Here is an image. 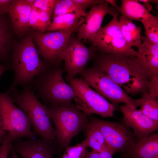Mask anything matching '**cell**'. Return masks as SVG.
Segmentation results:
<instances>
[{"instance_id":"83f0119b","label":"cell","mask_w":158,"mask_h":158,"mask_svg":"<svg viewBox=\"0 0 158 158\" xmlns=\"http://www.w3.org/2000/svg\"><path fill=\"white\" fill-rule=\"evenodd\" d=\"M12 138L7 133L3 135L0 144V158H8L12 148Z\"/></svg>"},{"instance_id":"f546056e","label":"cell","mask_w":158,"mask_h":158,"mask_svg":"<svg viewBox=\"0 0 158 158\" xmlns=\"http://www.w3.org/2000/svg\"><path fill=\"white\" fill-rule=\"evenodd\" d=\"M115 152L111 149L97 152L86 150L83 158H112Z\"/></svg>"},{"instance_id":"7a4b0ae2","label":"cell","mask_w":158,"mask_h":158,"mask_svg":"<svg viewBox=\"0 0 158 158\" xmlns=\"http://www.w3.org/2000/svg\"><path fill=\"white\" fill-rule=\"evenodd\" d=\"M11 57L14 77L11 86L6 92L9 95L18 86L32 83L49 68L40 58L31 36L20 42L13 50Z\"/></svg>"},{"instance_id":"ba28073f","label":"cell","mask_w":158,"mask_h":158,"mask_svg":"<svg viewBox=\"0 0 158 158\" xmlns=\"http://www.w3.org/2000/svg\"><path fill=\"white\" fill-rule=\"evenodd\" d=\"M118 15L117 11L108 24L101 28L92 42V47L103 53L136 57L137 51L128 45L122 35Z\"/></svg>"},{"instance_id":"8992f818","label":"cell","mask_w":158,"mask_h":158,"mask_svg":"<svg viewBox=\"0 0 158 158\" xmlns=\"http://www.w3.org/2000/svg\"><path fill=\"white\" fill-rule=\"evenodd\" d=\"M79 74L90 87L114 104L123 103L131 108H136L143 102L142 97L136 99L131 98L108 75L95 67L85 68Z\"/></svg>"},{"instance_id":"7402d4cb","label":"cell","mask_w":158,"mask_h":158,"mask_svg":"<svg viewBox=\"0 0 158 158\" xmlns=\"http://www.w3.org/2000/svg\"><path fill=\"white\" fill-rule=\"evenodd\" d=\"M83 17L75 13H68L55 16L48 29L51 32L69 29L75 26Z\"/></svg>"},{"instance_id":"ab89813d","label":"cell","mask_w":158,"mask_h":158,"mask_svg":"<svg viewBox=\"0 0 158 158\" xmlns=\"http://www.w3.org/2000/svg\"><path fill=\"white\" fill-rule=\"evenodd\" d=\"M4 133H5L0 130V144L3 135Z\"/></svg>"},{"instance_id":"e575fe53","label":"cell","mask_w":158,"mask_h":158,"mask_svg":"<svg viewBox=\"0 0 158 158\" xmlns=\"http://www.w3.org/2000/svg\"><path fill=\"white\" fill-rule=\"evenodd\" d=\"M13 1L11 0H0V16L5 15L8 12Z\"/></svg>"},{"instance_id":"7c38bea8","label":"cell","mask_w":158,"mask_h":158,"mask_svg":"<svg viewBox=\"0 0 158 158\" xmlns=\"http://www.w3.org/2000/svg\"><path fill=\"white\" fill-rule=\"evenodd\" d=\"M81 40L71 36L62 54L61 61H64L65 69L68 76L79 74L95 55L93 47H87Z\"/></svg>"},{"instance_id":"4fadbf2b","label":"cell","mask_w":158,"mask_h":158,"mask_svg":"<svg viewBox=\"0 0 158 158\" xmlns=\"http://www.w3.org/2000/svg\"><path fill=\"white\" fill-rule=\"evenodd\" d=\"M20 138L13 141L12 147L22 158H53L59 153L56 144L52 142L40 138Z\"/></svg>"},{"instance_id":"4316f807","label":"cell","mask_w":158,"mask_h":158,"mask_svg":"<svg viewBox=\"0 0 158 158\" xmlns=\"http://www.w3.org/2000/svg\"><path fill=\"white\" fill-rule=\"evenodd\" d=\"M87 147L88 141L85 138L81 143L66 147L61 158H83Z\"/></svg>"},{"instance_id":"1f68e13d","label":"cell","mask_w":158,"mask_h":158,"mask_svg":"<svg viewBox=\"0 0 158 158\" xmlns=\"http://www.w3.org/2000/svg\"><path fill=\"white\" fill-rule=\"evenodd\" d=\"M41 32L47 30L51 23V16L46 12L38 9Z\"/></svg>"},{"instance_id":"44dd1931","label":"cell","mask_w":158,"mask_h":158,"mask_svg":"<svg viewBox=\"0 0 158 158\" xmlns=\"http://www.w3.org/2000/svg\"><path fill=\"white\" fill-rule=\"evenodd\" d=\"M88 141V147L100 152L110 149L100 131L88 122L84 129Z\"/></svg>"},{"instance_id":"d590c367","label":"cell","mask_w":158,"mask_h":158,"mask_svg":"<svg viewBox=\"0 0 158 158\" xmlns=\"http://www.w3.org/2000/svg\"><path fill=\"white\" fill-rule=\"evenodd\" d=\"M138 1L143 3L142 4L150 12L151 11L152 9V6L150 3L151 1L150 0H139Z\"/></svg>"},{"instance_id":"484cf974","label":"cell","mask_w":158,"mask_h":158,"mask_svg":"<svg viewBox=\"0 0 158 158\" xmlns=\"http://www.w3.org/2000/svg\"><path fill=\"white\" fill-rule=\"evenodd\" d=\"M141 22L145 30L146 37L152 42L158 44V18L153 15Z\"/></svg>"},{"instance_id":"603a6c76","label":"cell","mask_w":158,"mask_h":158,"mask_svg":"<svg viewBox=\"0 0 158 158\" xmlns=\"http://www.w3.org/2000/svg\"><path fill=\"white\" fill-rule=\"evenodd\" d=\"M75 13L85 18L86 12L74 0H56L53 13V18L58 16Z\"/></svg>"},{"instance_id":"f35d334b","label":"cell","mask_w":158,"mask_h":158,"mask_svg":"<svg viewBox=\"0 0 158 158\" xmlns=\"http://www.w3.org/2000/svg\"><path fill=\"white\" fill-rule=\"evenodd\" d=\"M11 158H19L18 157L17 153L15 152L12 149V147L11 150Z\"/></svg>"},{"instance_id":"cb8c5ba5","label":"cell","mask_w":158,"mask_h":158,"mask_svg":"<svg viewBox=\"0 0 158 158\" xmlns=\"http://www.w3.org/2000/svg\"><path fill=\"white\" fill-rule=\"evenodd\" d=\"M4 15L0 16V63L8 58L9 52L10 35Z\"/></svg>"},{"instance_id":"4dcf8cb0","label":"cell","mask_w":158,"mask_h":158,"mask_svg":"<svg viewBox=\"0 0 158 158\" xmlns=\"http://www.w3.org/2000/svg\"><path fill=\"white\" fill-rule=\"evenodd\" d=\"M28 26L34 29L41 32V28L39 19L38 9L32 6L30 15Z\"/></svg>"},{"instance_id":"d6986e66","label":"cell","mask_w":158,"mask_h":158,"mask_svg":"<svg viewBox=\"0 0 158 158\" xmlns=\"http://www.w3.org/2000/svg\"><path fill=\"white\" fill-rule=\"evenodd\" d=\"M119 11L123 18L131 20L141 22L153 16L146 8L137 0H122L119 7Z\"/></svg>"},{"instance_id":"60d3db41","label":"cell","mask_w":158,"mask_h":158,"mask_svg":"<svg viewBox=\"0 0 158 158\" xmlns=\"http://www.w3.org/2000/svg\"><path fill=\"white\" fill-rule=\"evenodd\" d=\"M122 158H128V157H122Z\"/></svg>"},{"instance_id":"836d02e7","label":"cell","mask_w":158,"mask_h":158,"mask_svg":"<svg viewBox=\"0 0 158 158\" xmlns=\"http://www.w3.org/2000/svg\"><path fill=\"white\" fill-rule=\"evenodd\" d=\"M148 93L152 96L158 98V77L153 78L150 80Z\"/></svg>"},{"instance_id":"5b68a950","label":"cell","mask_w":158,"mask_h":158,"mask_svg":"<svg viewBox=\"0 0 158 158\" xmlns=\"http://www.w3.org/2000/svg\"><path fill=\"white\" fill-rule=\"evenodd\" d=\"M47 106L55 127L56 144L60 153L84 129L88 123V116L75 106Z\"/></svg>"},{"instance_id":"e0dca14e","label":"cell","mask_w":158,"mask_h":158,"mask_svg":"<svg viewBox=\"0 0 158 158\" xmlns=\"http://www.w3.org/2000/svg\"><path fill=\"white\" fill-rule=\"evenodd\" d=\"M35 0H13L8 13L16 33L22 34L28 29L29 18Z\"/></svg>"},{"instance_id":"3957f363","label":"cell","mask_w":158,"mask_h":158,"mask_svg":"<svg viewBox=\"0 0 158 158\" xmlns=\"http://www.w3.org/2000/svg\"><path fill=\"white\" fill-rule=\"evenodd\" d=\"M10 95L13 102L30 119L35 135L55 143V130L51 123L48 108L39 101L32 89L25 86L22 90L15 89Z\"/></svg>"},{"instance_id":"f1b7e54d","label":"cell","mask_w":158,"mask_h":158,"mask_svg":"<svg viewBox=\"0 0 158 158\" xmlns=\"http://www.w3.org/2000/svg\"><path fill=\"white\" fill-rule=\"evenodd\" d=\"M56 0H35L33 6L47 13L51 17Z\"/></svg>"},{"instance_id":"9c48e42d","label":"cell","mask_w":158,"mask_h":158,"mask_svg":"<svg viewBox=\"0 0 158 158\" xmlns=\"http://www.w3.org/2000/svg\"><path fill=\"white\" fill-rule=\"evenodd\" d=\"M85 21L83 17L75 26L66 30L48 33L35 32L33 37L37 43L38 53L47 63L58 65L72 34Z\"/></svg>"},{"instance_id":"8d00e7d4","label":"cell","mask_w":158,"mask_h":158,"mask_svg":"<svg viewBox=\"0 0 158 158\" xmlns=\"http://www.w3.org/2000/svg\"><path fill=\"white\" fill-rule=\"evenodd\" d=\"M9 66L7 64L0 63V77L5 72L9 69Z\"/></svg>"},{"instance_id":"5bb4252c","label":"cell","mask_w":158,"mask_h":158,"mask_svg":"<svg viewBox=\"0 0 158 158\" xmlns=\"http://www.w3.org/2000/svg\"><path fill=\"white\" fill-rule=\"evenodd\" d=\"M117 11L115 8L109 6L105 1L103 4L92 6L86 12L85 22L77 29V38L88 40L92 42L101 28L105 16L109 14L113 16Z\"/></svg>"},{"instance_id":"2e32d148","label":"cell","mask_w":158,"mask_h":158,"mask_svg":"<svg viewBox=\"0 0 158 158\" xmlns=\"http://www.w3.org/2000/svg\"><path fill=\"white\" fill-rule=\"evenodd\" d=\"M142 43L138 49L136 60L150 80L158 77V44L141 36Z\"/></svg>"},{"instance_id":"d4e9b609","label":"cell","mask_w":158,"mask_h":158,"mask_svg":"<svg viewBox=\"0 0 158 158\" xmlns=\"http://www.w3.org/2000/svg\"><path fill=\"white\" fill-rule=\"evenodd\" d=\"M143 102L139 110L153 120L158 122V99L150 95L148 92L142 93Z\"/></svg>"},{"instance_id":"30bf717a","label":"cell","mask_w":158,"mask_h":158,"mask_svg":"<svg viewBox=\"0 0 158 158\" xmlns=\"http://www.w3.org/2000/svg\"><path fill=\"white\" fill-rule=\"evenodd\" d=\"M88 122L101 133L109 148L125 156L138 139L130 128L121 121L111 122L88 116Z\"/></svg>"},{"instance_id":"b9f144b4","label":"cell","mask_w":158,"mask_h":158,"mask_svg":"<svg viewBox=\"0 0 158 158\" xmlns=\"http://www.w3.org/2000/svg\"><path fill=\"white\" fill-rule=\"evenodd\" d=\"M153 158H158V156H156V157H154Z\"/></svg>"},{"instance_id":"ffe728a7","label":"cell","mask_w":158,"mask_h":158,"mask_svg":"<svg viewBox=\"0 0 158 158\" xmlns=\"http://www.w3.org/2000/svg\"><path fill=\"white\" fill-rule=\"evenodd\" d=\"M122 35L130 47L138 49L142 42L141 39V28L136 26L132 21L119 15L118 18Z\"/></svg>"},{"instance_id":"6da1fadb","label":"cell","mask_w":158,"mask_h":158,"mask_svg":"<svg viewBox=\"0 0 158 158\" xmlns=\"http://www.w3.org/2000/svg\"><path fill=\"white\" fill-rule=\"evenodd\" d=\"M95 67L106 73L128 93L148 92L150 80L135 57L103 53L97 56Z\"/></svg>"},{"instance_id":"9a60e30c","label":"cell","mask_w":158,"mask_h":158,"mask_svg":"<svg viewBox=\"0 0 158 158\" xmlns=\"http://www.w3.org/2000/svg\"><path fill=\"white\" fill-rule=\"evenodd\" d=\"M120 109L123 115L121 122L133 130L138 140L158 130V122L149 118L139 110L126 105L121 106Z\"/></svg>"},{"instance_id":"74e56055","label":"cell","mask_w":158,"mask_h":158,"mask_svg":"<svg viewBox=\"0 0 158 158\" xmlns=\"http://www.w3.org/2000/svg\"><path fill=\"white\" fill-rule=\"evenodd\" d=\"M104 1L108 4H111L114 7L116 8L118 11L119 7L117 6L116 4V1L114 0H105Z\"/></svg>"},{"instance_id":"d6a6232c","label":"cell","mask_w":158,"mask_h":158,"mask_svg":"<svg viewBox=\"0 0 158 158\" xmlns=\"http://www.w3.org/2000/svg\"><path fill=\"white\" fill-rule=\"evenodd\" d=\"M78 4L82 9L85 12L86 9L88 8H91L92 6L101 4L104 3V0H74Z\"/></svg>"},{"instance_id":"8fae6325","label":"cell","mask_w":158,"mask_h":158,"mask_svg":"<svg viewBox=\"0 0 158 158\" xmlns=\"http://www.w3.org/2000/svg\"><path fill=\"white\" fill-rule=\"evenodd\" d=\"M65 79L75 92L82 102L80 109L88 116L92 114L103 117L113 116L114 105L94 91L81 78L66 75Z\"/></svg>"},{"instance_id":"ac0fdd59","label":"cell","mask_w":158,"mask_h":158,"mask_svg":"<svg viewBox=\"0 0 158 158\" xmlns=\"http://www.w3.org/2000/svg\"><path fill=\"white\" fill-rule=\"evenodd\" d=\"M158 156V133L152 134L138 140L125 157L153 158Z\"/></svg>"},{"instance_id":"277c9868","label":"cell","mask_w":158,"mask_h":158,"mask_svg":"<svg viewBox=\"0 0 158 158\" xmlns=\"http://www.w3.org/2000/svg\"><path fill=\"white\" fill-rule=\"evenodd\" d=\"M63 73L59 68H49L35 79L32 82L35 88L48 106H75L79 108L82 102L73 88L63 80Z\"/></svg>"},{"instance_id":"52a82bcc","label":"cell","mask_w":158,"mask_h":158,"mask_svg":"<svg viewBox=\"0 0 158 158\" xmlns=\"http://www.w3.org/2000/svg\"><path fill=\"white\" fill-rule=\"evenodd\" d=\"M32 126L28 116L15 105L10 95L6 92L0 93V130L13 141L22 138H35Z\"/></svg>"}]
</instances>
